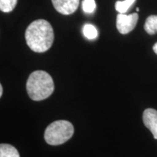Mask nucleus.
Instances as JSON below:
<instances>
[{
    "label": "nucleus",
    "mask_w": 157,
    "mask_h": 157,
    "mask_svg": "<svg viewBox=\"0 0 157 157\" xmlns=\"http://www.w3.org/2000/svg\"><path fill=\"white\" fill-rule=\"evenodd\" d=\"M25 37L31 50L39 53L44 52L53 43V29L48 21L43 19L36 20L26 29Z\"/></svg>",
    "instance_id": "nucleus-1"
},
{
    "label": "nucleus",
    "mask_w": 157,
    "mask_h": 157,
    "mask_svg": "<svg viewBox=\"0 0 157 157\" xmlns=\"http://www.w3.org/2000/svg\"><path fill=\"white\" fill-rule=\"evenodd\" d=\"M55 89L54 82L50 74L44 71H35L29 76L26 90L31 99L42 101L50 97Z\"/></svg>",
    "instance_id": "nucleus-2"
},
{
    "label": "nucleus",
    "mask_w": 157,
    "mask_h": 157,
    "mask_svg": "<svg viewBox=\"0 0 157 157\" xmlns=\"http://www.w3.org/2000/svg\"><path fill=\"white\" fill-rule=\"evenodd\" d=\"M74 126L69 121L58 120L51 123L44 132L45 141L51 146L66 143L73 136Z\"/></svg>",
    "instance_id": "nucleus-3"
},
{
    "label": "nucleus",
    "mask_w": 157,
    "mask_h": 157,
    "mask_svg": "<svg viewBox=\"0 0 157 157\" xmlns=\"http://www.w3.org/2000/svg\"><path fill=\"white\" fill-rule=\"evenodd\" d=\"M138 21L137 13L127 15L126 13H119L117 17V28L121 34H127L132 31Z\"/></svg>",
    "instance_id": "nucleus-4"
},
{
    "label": "nucleus",
    "mask_w": 157,
    "mask_h": 157,
    "mask_svg": "<svg viewBox=\"0 0 157 157\" xmlns=\"http://www.w3.org/2000/svg\"><path fill=\"white\" fill-rule=\"evenodd\" d=\"M52 2L58 13L71 15L77 10L79 0H52Z\"/></svg>",
    "instance_id": "nucleus-5"
},
{
    "label": "nucleus",
    "mask_w": 157,
    "mask_h": 157,
    "mask_svg": "<svg viewBox=\"0 0 157 157\" xmlns=\"http://www.w3.org/2000/svg\"><path fill=\"white\" fill-rule=\"evenodd\" d=\"M145 126L151 132L153 136L157 140V111L154 109H147L143 114Z\"/></svg>",
    "instance_id": "nucleus-6"
},
{
    "label": "nucleus",
    "mask_w": 157,
    "mask_h": 157,
    "mask_svg": "<svg viewBox=\"0 0 157 157\" xmlns=\"http://www.w3.org/2000/svg\"><path fill=\"white\" fill-rule=\"evenodd\" d=\"M0 157H20V154L15 147L2 143L0 145Z\"/></svg>",
    "instance_id": "nucleus-7"
},
{
    "label": "nucleus",
    "mask_w": 157,
    "mask_h": 157,
    "mask_svg": "<svg viewBox=\"0 0 157 157\" xmlns=\"http://www.w3.org/2000/svg\"><path fill=\"white\" fill-rule=\"evenodd\" d=\"M144 29L150 35L157 33V15H150L147 17L144 25Z\"/></svg>",
    "instance_id": "nucleus-8"
},
{
    "label": "nucleus",
    "mask_w": 157,
    "mask_h": 157,
    "mask_svg": "<svg viewBox=\"0 0 157 157\" xmlns=\"http://www.w3.org/2000/svg\"><path fill=\"white\" fill-rule=\"evenodd\" d=\"M135 0H124L117 1L115 4V9L119 13H126L129 7L133 5Z\"/></svg>",
    "instance_id": "nucleus-9"
},
{
    "label": "nucleus",
    "mask_w": 157,
    "mask_h": 157,
    "mask_svg": "<svg viewBox=\"0 0 157 157\" xmlns=\"http://www.w3.org/2000/svg\"><path fill=\"white\" fill-rule=\"evenodd\" d=\"M84 36L88 39H95L98 37L97 29L92 24H85L83 27Z\"/></svg>",
    "instance_id": "nucleus-10"
},
{
    "label": "nucleus",
    "mask_w": 157,
    "mask_h": 157,
    "mask_svg": "<svg viewBox=\"0 0 157 157\" xmlns=\"http://www.w3.org/2000/svg\"><path fill=\"white\" fill-rule=\"evenodd\" d=\"M17 0H0V10L4 13H10L15 9Z\"/></svg>",
    "instance_id": "nucleus-11"
},
{
    "label": "nucleus",
    "mask_w": 157,
    "mask_h": 157,
    "mask_svg": "<svg viewBox=\"0 0 157 157\" xmlns=\"http://www.w3.org/2000/svg\"><path fill=\"white\" fill-rule=\"evenodd\" d=\"M82 9L84 13H93L96 9L95 0H83L82 2Z\"/></svg>",
    "instance_id": "nucleus-12"
},
{
    "label": "nucleus",
    "mask_w": 157,
    "mask_h": 157,
    "mask_svg": "<svg viewBox=\"0 0 157 157\" xmlns=\"http://www.w3.org/2000/svg\"><path fill=\"white\" fill-rule=\"evenodd\" d=\"M153 50H154L155 53L157 55V42L154 45V47H153Z\"/></svg>",
    "instance_id": "nucleus-13"
},
{
    "label": "nucleus",
    "mask_w": 157,
    "mask_h": 157,
    "mask_svg": "<svg viewBox=\"0 0 157 157\" xmlns=\"http://www.w3.org/2000/svg\"><path fill=\"white\" fill-rule=\"evenodd\" d=\"M2 92H3V88L1 84V85H0V97H2Z\"/></svg>",
    "instance_id": "nucleus-14"
},
{
    "label": "nucleus",
    "mask_w": 157,
    "mask_h": 157,
    "mask_svg": "<svg viewBox=\"0 0 157 157\" xmlns=\"http://www.w3.org/2000/svg\"><path fill=\"white\" fill-rule=\"evenodd\" d=\"M136 10H137V12H138L139 10H140V9H139V8H138V7H137V8H136Z\"/></svg>",
    "instance_id": "nucleus-15"
}]
</instances>
